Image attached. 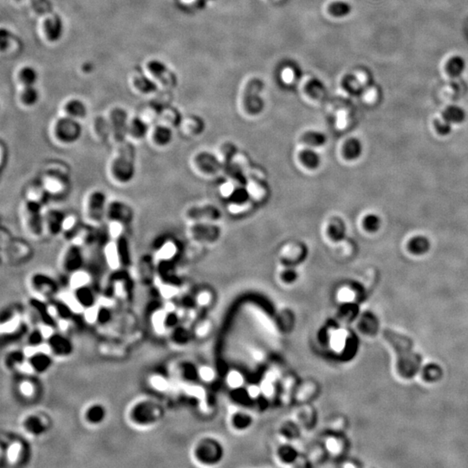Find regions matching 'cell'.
I'll use <instances>...</instances> for the list:
<instances>
[{
  "label": "cell",
  "mask_w": 468,
  "mask_h": 468,
  "mask_svg": "<svg viewBox=\"0 0 468 468\" xmlns=\"http://www.w3.org/2000/svg\"><path fill=\"white\" fill-rule=\"evenodd\" d=\"M1 259L8 265L26 263L33 256V250L26 240L15 237L12 231L5 226L0 232Z\"/></svg>",
  "instance_id": "obj_3"
},
{
  "label": "cell",
  "mask_w": 468,
  "mask_h": 468,
  "mask_svg": "<svg viewBox=\"0 0 468 468\" xmlns=\"http://www.w3.org/2000/svg\"><path fill=\"white\" fill-rule=\"evenodd\" d=\"M49 420L42 414L36 413L25 416L22 422V427L28 434L40 436L49 429Z\"/></svg>",
  "instance_id": "obj_19"
},
{
  "label": "cell",
  "mask_w": 468,
  "mask_h": 468,
  "mask_svg": "<svg viewBox=\"0 0 468 468\" xmlns=\"http://www.w3.org/2000/svg\"><path fill=\"white\" fill-rule=\"evenodd\" d=\"M91 277L90 273L81 269L70 276V285L71 289H76L79 287L91 284Z\"/></svg>",
  "instance_id": "obj_40"
},
{
  "label": "cell",
  "mask_w": 468,
  "mask_h": 468,
  "mask_svg": "<svg viewBox=\"0 0 468 468\" xmlns=\"http://www.w3.org/2000/svg\"><path fill=\"white\" fill-rule=\"evenodd\" d=\"M23 199L34 202L43 208H45L51 199L39 178L33 180L25 185L23 188Z\"/></svg>",
  "instance_id": "obj_17"
},
{
  "label": "cell",
  "mask_w": 468,
  "mask_h": 468,
  "mask_svg": "<svg viewBox=\"0 0 468 468\" xmlns=\"http://www.w3.org/2000/svg\"><path fill=\"white\" fill-rule=\"evenodd\" d=\"M45 33L47 38L51 41H56L60 38L63 32V24L58 17L50 18L45 23Z\"/></svg>",
  "instance_id": "obj_37"
},
{
  "label": "cell",
  "mask_w": 468,
  "mask_h": 468,
  "mask_svg": "<svg viewBox=\"0 0 468 468\" xmlns=\"http://www.w3.org/2000/svg\"><path fill=\"white\" fill-rule=\"evenodd\" d=\"M39 179L51 199H63L70 193L71 187L70 167L62 161H53L45 164Z\"/></svg>",
  "instance_id": "obj_2"
},
{
  "label": "cell",
  "mask_w": 468,
  "mask_h": 468,
  "mask_svg": "<svg viewBox=\"0 0 468 468\" xmlns=\"http://www.w3.org/2000/svg\"><path fill=\"white\" fill-rule=\"evenodd\" d=\"M135 219L131 206L121 199H108L106 209V222H118L129 226Z\"/></svg>",
  "instance_id": "obj_11"
},
{
  "label": "cell",
  "mask_w": 468,
  "mask_h": 468,
  "mask_svg": "<svg viewBox=\"0 0 468 468\" xmlns=\"http://www.w3.org/2000/svg\"><path fill=\"white\" fill-rule=\"evenodd\" d=\"M363 143L357 138H349L342 147L343 157L348 161H356L363 154Z\"/></svg>",
  "instance_id": "obj_33"
},
{
  "label": "cell",
  "mask_w": 468,
  "mask_h": 468,
  "mask_svg": "<svg viewBox=\"0 0 468 468\" xmlns=\"http://www.w3.org/2000/svg\"><path fill=\"white\" fill-rule=\"evenodd\" d=\"M105 407L101 404L95 403L89 405L83 413L84 421L91 426H97L103 422L106 418Z\"/></svg>",
  "instance_id": "obj_28"
},
{
  "label": "cell",
  "mask_w": 468,
  "mask_h": 468,
  "mask_svg": "<svg viewBox=\"0 0 468 468\" xmlns=\"http://www.w3.org/2000/svg\"><path fill=\"white\" fill-rule=\"evenodd\" d=\"M346 225L341 218H332L328 227V234L334 242H340L346 236Z\"/></svg>",
  "instance_id": "obj_36"
},
{
  "label": "cell",
  "mask_w": 468,
  "mask_h": 468,
  "mask_svg": "<svg viewBox=\"0 0 468 468\" xmlns=\"http://www.w3.org/2000/svg\"><path fill=\"white\" fill-rule=\"evenodd\" d=\"M175 244L169 240H164L163 241H159L155 246V257L156 264L167 263L172 257H174L176 253Z\"/></svg>",
  "instance_id": "obj_25"
},
{
  "label": "cell",
  "mask_w": 468,
  "mask_h": 468,
  "mask_svg": "<svg viewBox=\"0 0 468 468\" xmlns=\"http://www.w3.org/2000/svg\"><path fill=\"white\" fill-rule=\"evenodd\" d=\"M48 349L51 354L56 357H68L72 352V345L67 337L59 334H54L48 337Z\"/></svg>",
  "instance_id": "obj_23"
},
{
  "label": "cell",
  "mask_w": 468,
  "mask_h": 468,
  "mask_svg": "<svg viewBox=\"0 0 468 468\" xmlns=\"http://www.w3.org/2000/svg\"><path fill=\"white\" fill-rule=\"evenodd\" d=\"M8 159H9V150L3 140L0 142V169L1 172H3L6 168L7 164H8Z\"/></svg>",
  "instance_id": "obj_47"
},
{
  "label": "cell",
  "mask_w": 468,
  "mask_h": 468,
  "mask_svg": "<svg viewBox=\"0 0 468 468\" xmlns=\"http://www.w3.org/2000/svg\"><path fill=\"white\" fill-rule=\"evenodd\" d=\"M173 139V129L156 123L149 129L146 140L153 150L160 151L167 150L172 144Z\"/></svg>",
  "instance_id": "obj_14"
},
{
  "label": "cell",
  "mask_w": 468,
  "mask_h": 468,
  "mask_svg": "<svg viewBox=\"0 0 468 468\" xmlns=\"http://www.w3.org/2000/svg\"><path fill=\"white\" fill-rule=\"evenodd\" d=\"M84 257L82 248L75 244L68 243L59 256V268L62 272L70 276L82 269Z\"/></svg>",
  "instance_id": "obj_9"
},
{
  "label": "cell",
  "mask_w": 468,
  "mask_h": 468,
  "mask_svg": "<svg viewBox=\"0 0 468 468\" xmlns=\"http://www.w3.org/2000/svg\"><path fill=\"white\" fill-rule=\"evenodd\" d=\"M216 161L213 155L207 153H199L194 155L192 160L193 168L203 173H211L215 172Z\"/></svg>",
  "instance_id": "obj_26"
},
{
  "label": "cell",
  "mask_w": 468,
  "mask_h": 468,
  "mask_svg": "<svg viewBox=\"0 0 468 468\" xmlns=\"http://www.w3.org/2000/svg\"><path fill=\"white\" fill-rule=\"evenodd\" d=\"M302 141L305 146L316 150L326 145L327 136L323 132L309 130L302 136Z\"/></svg>",
  "instance_id": "obj_35"
},
{
  "label": "cell",
  "mask_w": 468,
  "mask_h": 468,
  "mask_svg": "<svg viewBox=\"0 0 468 468\" xmlns=\"http://www.w3.org/2000/svg\"><path fill=\"white\" fill-rule=\"evenodd\" d=\"M283 79L287 82H293L297 76H299L298 74L296 73V70H293L292 68H286L283 70Z\"/></svg>",
  "instance_id": "obj_51"
},
{
  "label": "cell",
  "mask_w": 468,
  "mask_h": 468,
  "mask_svg": "<svg viewBox=\"0 0 468 468\" xmlns=\"http://www.w3.org/2000/svg\"><path fill=\"white\" fill-rule=\"evenodd\" d=\"M82 223H83V221L82 222L78 216L76 214H66L65 220H64V224H63L62 237L64 238L68 243H70L71 240L73 239L74 235L76 234L77 230L82 225Z\"/></svg>",
  "instance_id": "obj_31"
},
{
  "label": "cell",
  "mask_w": 468,
  "mask_h": 468,
  "mask_svg": "<svg viewBox=\"0 0 468 468\" xmlns=\"http://www.w3.org/2000/svg\"><path fill=\"white\" fill-rule=\"evenodd\" d=\"M282 277H283V279L285 282L290 283V282L295 280L296 278H297V273L293 269L286 270V271H284L282 273Z\"/></svg>",
  "instance_id": "obj_52"
},
{
  "label": "cell",
  "mask_w": 468,
  "mask_h": 468,
  "mask_svg": "<svg viewBox=\"0 0 468 468\" xmlns=\"http://www.w3.org/2000/svg\"><path fill=\"white\" fill-rule=\"evenodd\" d=\"M149 70L155 77H161L167 72V69L161 62L154 60L149 64Z\"/></svg>",
  "instance_id": "obj_46"
},
{
  "label": "cell",
  "mask_w": 468,
  "mask_h": 468,
  "mask_svg": "<svg viewBox=\"0 0 468 468\" xmlns=\"http://www.w3.org/2000/svg\"><path fill=\"white\" fill-rule=\"evenodd\" d=\"M19 79L24 86H33L38 80V73L33 68H23L19 73Z\"/></svg>",
  "instance_id": "obj_44"
},
{
  "label": "cell",
  "mask_w": 468,
  "mask_h": 468,
  "mask_svg": "<svg viewBox=\"0 0 468 468\" xmlns=\"http://www.w3.org/2000/svg\"><path fill=\"white\" fill-rule=\"evenodd\" d=\"M28 287L33 295L42 301L52 299L59 289L56 279L44 272H33L28 278Z\"/></svg>",
  "instance_id": "obj_8"
},
{
  "label": "cell",
  "mask_w": 468,
  "mask_h": 468,
  "mask_svg": "<svg viewBox=\"0 0 468 468\" xmlns=\"http://www.w3.org/2000/svg\"><path fill=\"white\" fill-rule=\"evenodd\" d=\"M363 228L369 232H376L381 228L382 225V220L380 216L377 214H367L363 220Z\"/></svg>",
  "instance_id": "obj_42"
},
{
  "label": "cell",
  "mask_w": 468,
  "mask_h": 468,
  "mask_svg": "<svg viewBox=\"0 0 468 468\" xmlns=\"http://www.w3.org/2000/svg\"><path fill=\"white\" fill-rule=\"evenodd\" d=\"M135 83L138 91H140L142 93H152L157 90V86L155 84V82L145 76H139L136 77Z\"/></svg>",
  "instance_id": "obj_43"
},
{
  "label": "cell",
  "mask_w": 468,
  "mask_h": 468,
  "mask_svg": "<svg viewBox=\"0 0 468 468\" xmlns=\"http://www.w3.org/2000/svg\"><path fill=\"white\" fill-rule=\"evenodd\" d=\"M263 89V82H261L259 79H252L251 82H249L248 86L246 91V97H245V103L246 106L249 109V111L252 113H257L261 111L262 107H263V102L262 99L259 97V92Z\"/></svg>",
  "instance_id": "obj_21"
},
{
  "label": "cell",
  "mask_w": 468,
  "mask_h": 468,
  "mask_svg": "<svg viewBox=\"0 0 468 468\" xmlns=\"http://www.w3.org/2000/svg\"><path fill=\"white\" fill-rule=\"evenodd\" d=\"M156 261L153 255H143L138 258L135 269L137 272L138 278L145 284L154 279L156 271Z\"/></svg>",
  "instance_id": "obj_22"
},
{
  "label": "cell",
  "mask_w": 468,
  "mask_h": 468,
  "mask_svg": "<svg viewBox=\"0 0 468 468\" xmlns=\"http://www.w3.org/2000/svg\"><path fill=\"white\" fill-rule=\"evenodd\" d=\"M231 201L237 204L245 203L248 199V193L244 188H239L231 193Z\"/></svg>",
  "instance_id": "obj_48"
},
{
  "label": "cell",
  "mask_w": 468,
  "mask_h": 468,
  "mask_svg": "<svg viewBox=\"0 0 468 468\" xmlns=\"http://www.w3.org/2000/svg\"><path fill=\"white\" fill-rule=\"evenodd\" d=\"M431 248V242L424 235H416L410 239L407 243V249L412 254L423 255Z\"/></svg>",
  "instance_id": "obj_34"
},
{
  "label": "cell",
  "mask_w": 468,
  "mask_h": 468,
  "mask_svg": "<svg viewBox=\"0 0 468 468\" xmlns=\"http://www.w3.org/2000/svg\"><path fill=\"white\" fill-rule=\"evenodd\" d=\"M135 145L129 140L113 145L110 157L106 164V176L112 185L125 187L131 184L136 173Z\"/></svg>",
  "instance_id": "obj_1"
},
{
  "label": "cell",
  "mask_w": 468,
  "mask_h": 468,
  "mask_svg": "<svg viewBox=\"0 0 468 468\" xmlns=\"http://www.w3.org/2000/svg\"><path fill=\"white\" fill-rule=\"evenodd\" d=\"M134 416L131 421L140 426H149L158 422L161 418V411L158 404L153 401H140L135 404L133 408Z\"/></svg>",
  "instance_id": "obj_12"
},
{
  "label": "cell",
  "mask_w": 468,
  "mask_h": 468,
  "mask_svg": "<svg viewBox=\"0 0 468 468\" xmlns=\"http://www.w3.org/2000/svg\"><path fill=\"white\" fill-rule=\"evenodd\" d=\"M108 197L101 189H92L82 200V219L89 225L99 227L106 221Z\"/></svg>",
  "instance_id": "obj_6"
},
{
  "label": "cell",
  "mask_w": 468,
  "mask_h": 468,
  "mask_svg": "<svg viewBox=\"0 0 468 468\" xmlns=\"http://www.w3.org/2000/svg\"><path fill=\"white\" fill-rule=\"evenodd\" d=\"M74 299L76 303L84 308L91 307L96 301V294L90 284L74 289Z\"/></svg>",
  "instance_id": "obj_32"
},
{
  "label": "cell",
  "mask_w": 468,
  "mask_h": 468,
  "mask_svg": "<svg viewBox=\"0 0 468 468\" xmlns=\"http://www.w3.org/2000/svg\"><path fill=\"white\" fill-rule=\"evenodd\" d=\"M19 391L23 396H26V397L32 396L34 394L33 384L32 383H30V382L23 381L19 384Z\"/></svg>",
  "instance_id": "obj_50"
},
{
  "label": "cell",
  "mask_w": 468,
  "mask_h": 468,
  "mask_svg": "<svg viewBox=\"0 0 468 468\" xmlns=\"http://www.w3.org/2000/svg\"><path fill=\"white\" fill-rule=\"evenodd\" d=\"M44 208L34 202L22 199L19 206L21 225L27 237L33 240H40L45 235L44 225Z\"/></svg>",
  "instance_id": "obj_5"
},
{
  "label": "cell",
  "mask_w": 468,
  "mask_h": 468,
  "mask_svg": "<svg viewBox=\"0 0 468 468\" xmlns=\"http://www.w3.org/2000/svg\"><path fill=\"white\" fill-rule=\"evenodd\" d=\"M183 135L186 136H194L198 135L200 132V121L198 120L196 117H190L186 120L182 119V123L179 126Z\"/></svg>",
  "instance_id": "obj_38"
},
{
  "label": "cell",
  "mask_w": 468,
  "mask_h": 468,
  "mask_svg": "<svg viewBox=\"0 0 468 468\" xmlns=\"http://www.w3.org/2000/svg\"><path fill=\"white\" fill-rule=\"evenodd\" d=\"M87 107L82 101L72 99L68 101L64 107V116L70 117L75 120L81 121L87 116Z\"/></svg>",
  "instance_id": "obj_29"
},
{
  "label": "cell",
  "mask_w": 468,
  "mask_h": 468,
  "mask_svg": "<svg viewBox=\"0 0 468 468\" xmlns=\"http://www.w3.org/2000/svg\"><path fill=\"white\" fill-rule=\"evenodd\" d=\"M188 236L198 243H214L220 237V230L214 222L192 223L187 230Z\"/></svg>",
  "instance_id": "obj_13"
},
{
  "label": "cell",
  "mask_w": 468,
  "mask_h": 468,
  "mask_svg": "<svg viewBox=\"0 0 468 468\" xmlns=\"http://www.w3.org/2000/svg\"><path fill=\"white\" fill-rule=\"evenodd\" d=\"M103 252L107 263L113 270L118 271L130 264V250L126 235L117 240H109L104 246Z\"/></svg>",
  "instance_id": "obj_7"
},
{
  "label": "cell",
  "mask_w": 468,
  "mask_h": 468,
  "mask_svg": "<svg viewBox=\"0 0 468 468\" xmlns=\"http://www.w3.org/2000/svg\"><path fill=\"white\" fill-rule=\"evenodd\" d=\"M150 127L140 117L129 118L126 130V140L137 145L147 140V135Z\"/></svg>",
  "instance_id": "obj_18"
},
{
  "label": "cell",
  "mask_w": 468,
  "mask_h": 468,
  "mask_svg": "<svg viewBox=\"0 0 468 468\" xmlns=\"http://www.w3.org/2000/svg\"><path fill=\"white\" fill-rule=\"evenodd\" d=\"M183 6H197L202 7L206 3L205 0H178Z\"/></svg>",
  "instance_id": "obj_53"
},
{
  "label": "cell",
  "mask_w": 468,
  "mask_h": 468,
  "mask_svg": "<svg viewBox=\"0 0 468 468\" xmlns=\"http://www.w3.org/2000/svg\"><path fill=\"white\" fill-rule=\"evenodd\" d=\"M436 129L438 130L441 135H448L451 131L450 127L447 124H438V126L436 127Z\"/></svg>",
  "instance_id": "obj_54"
},
{
  "label": "cell",
  "mask_w": 468,
  "mask_h": 468,
  "mask_svg": "<svg viewBox=\"0 0 468 468\" xmlns=\"http://www.w3.org/2000/svg\"><path fill=\"white\" fill-rule=\"evenodd\" d=\"M91 138L96 143L103 144L109 142L110 129L106 117H97L91 124Z\"/></svg>",
  "instance_id": "obj_24"
},
{
  "label": "cell",
  "mask_w": 468,
  "mask_h": 468,
  "mask_svg": "<svg viewBox=\"0 0 468 468\" xmlns=\"http://www.w3.org/2000/svg\"><path fill=\"white\" fill-rule=\"evenodd\" d=\"M82 125L79 121L64 115L56 119L50 129L52 143L62 149L76 145L82 137Z\"/></svg>",
  "instance_id": "obj_4"
},
{
  "label": "cell",
  "mask_w": 468,
  "mask_h": 468,
  "mask_svg": "<svg viewBox=\"0 0 468 468\" xmlns=\"http://www.w3.org/2000/svg\"><path fill=\"white\" fill-rule=\"evenodd\" d=\"M24 364H28L27 355L24 354L22 351H12L6 355V365L8 369H17Z\"/></svg>",
  "instance_id": "obj_39"
},
{
  "label": "cell",
  "mask_w": 468,
  "mask_h": 468,
  "mask_svg": "<svg viewBox=\"0 0 468 468\" xmlns=\"http://www.w3.org/2000/svg\"><path fill=\"white\" fill-rule=\"evenodd\" d=\"M185 219L188 222H214L220 217V210L214 206H193L185 211Z\"/></svg>",
  "instance_id": "obj_15"
},
{
  "label": "cell",
  "mask_w": 468,
  "mask_h": 468,
  "mask_svg": "<svg viewBox=\"0 0 468 468\" xmlns=\"http://www.w3.org/2000/svg\"><path fill=\"white\" fill-rule=\"evenodd\" d=\"M110 129L109 143L115 145L126 140V130L129 116L127 112L121 108H114L108 113L106 117Z\"/></svg>",
  "instance_id": "obj_10"
},
{
  "label": "cell",
  "mask_w": 468,
  "mask_h": 468,
  "mask_svg": "<svg viewBox=\"0 0 468 468\" xmlns=\"http://www.w3.org/2000/svg\"><path fill=\"white\" fill-rule=\"evenodd\" d=\"M182 121V116L178 110L167 105L161 108L157 123L173 129L174 128H179Z\"/></svg>",
  "instance_id": "obj_27"
},
{
  "label": "cell",
  "mask_w": 468,
  "mask_h": 468,
  "mask_svg": "<svg viewBox=\"0 0 468 468\" xmlns=\"http://www.w3.org/2000/svg\"><path fill=\"white\" fill-rule=\"evenodd\" d=\"M28 367L33 372L38 374H44L48 371L52 365V354L50 350H39L36 349L32 354H27Z\"/></svg>",
  "instance_id": "obj_20"
},
{
  "label": "cell",
  "mask_w": 468,
  "mask_h": 468,
  "mask_svg": "<svg viewBox=\"0 0 468 468\" xmlns=\"http://www.w3.org/2000/svg\"><path fill=\"white\" fill-rule=\"evenodd\" d=\"M348 11V6L341 2H336L330 6V12L334 16H342V15L346 14Z\"/></svg>",
  "instance_id": "obj_49"
},
{
  "label": "cell",
  "mask_w": 468,
  "mask_h": 468,
  "mask_svg": "<svg viewBox=\"0 0 468 468\" xmlns=\"http://www.w3.org/2000/svg\"><path fill=\"white\" fill-rule=\"evenodd\" d=\"M306 91L312 97H319L325 91V86L318 80L313 79L308 82Z\"/></svg>",
  "instance_id": "obj_45"
},
{
  "label": "cell",
  "mask_w": 468,
  "mask_h": 468,
  "mask_svg": "<svg viewBox=\"0 0 468 468\" xmlns=\"http://www.w3.org/2000/svg\"><path fill=\"white\" fill-rule=\"evenodd\" d=\"M65 215L63 211L56 208H48L44 211V232L46 236L54 238L61 236Z\"/></svg>",
  "instance_id": "obj_16"
},
{
  "label": "cell",
  "mask_w": 468,
  "mask_h": 468,
  "mask_svg": "<svg viewBox=\"0 0 468 468\" xmlns=\"http://www.w3.org/2000/svg\"><path fill=\"white\" fill-rule=\"evenodd\" d=\"M205 1H207V0H205Z\"/></svg>",
  "instance_id": "obj_55"
},
{
  "label": "cell",
  "mask_w": 468,
  "mask_h": 468,
  "mask_svg": "<svg viewBox=\"0 0 468 468\" xmlns=\"http://www.w3.org/2000/svg\"><path fill=\"white\" fill-rule=\"evenodd\" d=\"M39 95L37 89L33 86H24L20 94L21 103L26 107H32L38 103Z\"/></svg>",
  "instance_id": "obj_41"
},
{
  "label": "cell",
  "mask_w": 468,
  "mask_h": 468,
  "mask_svg": "<svg viewBox=\"0 0 468 468\" xmlns=\"http://www.w3.org/2000/svg\"><path fill=\"white\" fill-rule=\"evenodd\" d=\"M299 159L302 165L309 170H316L321 166L322 159L315 149L306 147L299 153Z\"/></svg>",
  "instance_id": "obj_30"
}]
</instances>
